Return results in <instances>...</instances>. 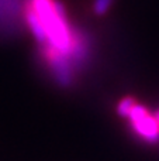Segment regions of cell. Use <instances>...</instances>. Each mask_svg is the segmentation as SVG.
Returning <instances> with one entry per match:
<instances>
[{
    "instance_id": "2",
    "label": "cell",
    "mask_w": 159,
    "mask_h": 161,
    "mask_svg": "<svg viewBox=\"0 0 159 161\" xmlns=\"http://www.w3.org/2000/svg\"><path fill=\"white\" fill-rule=\"evenodd\" d=\"M42 47V61L48 65L51 71L54 80L58 83L61 88H70L75 83L76 68L72 64L70 58L48 45H41Z\"/></svg>"
},
{
    "instance_id": "4",
    "label": "cell",
    "mask_w": 159,
    "mask_h": 161,
    "mask_svg": "<svg viewBox=\"0 0 159 161\" xmlns=\"http://www.w3.org/2000/svg\"><path fill=\"white\" fill-rule=\"evenodd\" d=\"M23 0H0V31L14 33L20 27L18 19L23 16Z\"/></svg>"
},
{
    "instance_id": "6",
    "label": "cell",
    "mask_w": 159,
    "mask_h": 161,
    "mask_svg": "<svg viewBox=\"0 0 159 161\" xmlns=\"http://www.w3.org/2000/svg\"><path fill=\"white\" fill-rule=\"evenodd\" d=\"M111 4H113V0H95V3H93V11L97 16H103V14H106L110 10Z\"/></svg>"
},
{
    "instance_id": "1",
    "label": "cell",
    "mask_w": 159,
    "mask_h": 161,
    "mask_svg": "<svg viewBox=\"0 0 159 161\" xmlns=\"http://www.w3.org/2000/svg\"><path fill=\"white\" fill-rule=\"evenodd\" d=\"M25 4L38 16L47 36L48 47L70 58L75 41V28L69 24L66 11L58 0H25Z\"/></svg>"
},
{
    "instance_id": "5",
    "label": "cell",
    "mask_w": 159,
    "mask_h": 161,
    "mask_svg": "<svg viewBox=\"0 0 159 161\" xmlns=\"http://www.w3.org/2000/svg\"><path fill=\"white\" fill-rule=\"evenodd\" d=\"M135 106V102L132 97H124L120 103L117 105V113L124 119H128L130 113H131L132 108Z\"/></svg>"
},
{
    "instance_id": "3",
    "label": "cell",
    "mask_w": 159,
    "mask_h": 161,
    "mask_svg": "<svg viewBox=\"0 0 159 161\" xmlns=\"http://www.w3.org/2000/svg\"><path fill=\"white\" fill-rule=\"evenodd\" d=\"M128 119L131 122L132 130L142 140H145L146 143L159 142V122L155 116L149 114L145 106L135 103Z\"/></svg>"
}]
</instances>
